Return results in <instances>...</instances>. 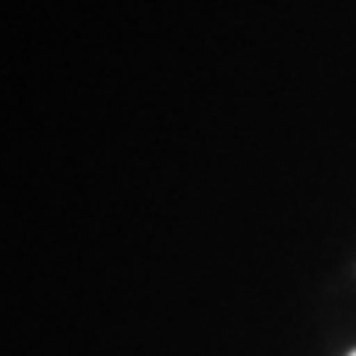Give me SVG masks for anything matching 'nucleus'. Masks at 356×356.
<instances>
[{
    "mask_svg": "<svg viewBox=\"0 0 356 356\" xmlns=\"http://www.w3.org/2000/svg\"><path fill=\"white\" fill-rule=\"evenodd\" d=\"M350 356H356V350H353V353H350Z\"/></svg>",
    "mask_w": 356,
    "mask_h": 356,
    "instance_id": "obj_1",
    "label": "nucleus"
}]
</instances>
